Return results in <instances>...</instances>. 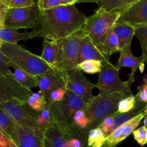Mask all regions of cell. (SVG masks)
Listing matches in <instances>:
<instances>
[{"mask_svg": "<svg viewBox=\"0 0 147 147\" xmlns=\"http://www.w3.org/2000/svg\"><path fill=\"white\" fill-rule=\"evenodd\" d=\"M86 17L75 4L61 5L40 11L38 22L34 29L37 37L44 40H62L84 27Z\"/></svg>", "mask_w": 147, "mask_h": 147, "instance_id": "1", "label": "cell"}, {"mask_svg": "<svg viewBox=\"0 0 147 147\" xmlns=\"http://www.w3.org/2000/svg\"><path fill=\"white\" fill-rule=\"evenodd\" d=\"M131 94L132 93H116L107 96L97 95L94 96L84 109L89 119V125L84 130L79 133L76 139H79L84 144L89 131L99 127L105 118L116 113L120 100Z\"/></svg>", "mask_w": 147, "mask_h": 147, "instance_id": "2", "label": "cell"}, {"mask_svg": "<svg viewBox=\"0 0 147 147\" xmlns=\"http://www.w3.org/2000/svg\"><path fill=\"white\" fill-rule=\"evenodd\" d=\"M1 47L2 53L8 59L10 66L13 68H19L36 77H40L54 68L40 56L30 53L18 44L3 43Z\"/></svg>", "mask_w": 147, "mask_h": 147, "instance_id": "3", "label": "cell"}, {"mask_svg": "<svg viewBox=\"0 0 147 147\" xmlns=\"http://www.w3.org/2000/svg\"><path fill=\"white\" fill-rule=\"evenodd\" d=\"M119 17V11H108L99 8L92 16L86 17L82 30L101 52L102 45Z\"/></svg>", "mask_w": 147, "mask_h": 147, "instance_id": "4", "label": "cell"}, {"mask_svg": "<svg viewBox=\"0 0 147 147\" xmlns=\"http://www.w3.org/2000/svg\"><path fill=\"white\" fill-rule=\"evenodd\" d=\"M86 106V103L80 97L66 90L64 98L61 101L48 105L47 107L53 122L61 128L69 140L71 139L70 129L74 114L76 111L84 109Z\"/></svg>", "mask_w": 147, "mask_h": 147, "instance_id": "5", "label": "cell"}, {"mask_svg": "<svg viewBox=\"0 0 147 147\" xmlns=\"http://www.w3.org/2000/svg\"><path fill=\"white\" fill-rule=\"evenodd\" d=\"M135 80L134 76H129L126 81H122L119 77V70L110 63L102 62L101 71L99 74L97 88L99 96H107L116 93H131V85Z\"/></svg>", "mask_w": 147, "mask_h": 147, "instance_id": "6", "label": "cell"}, {"mask_svg": "<svg viewBox=\"0 0 147 147\" xmlns=\"http://www.w3.org/2000/svg\"><path fill=\"white\" fill-rule=\"evenodd\" d=\"M0 108L17 125L31 129L44 136V129L36 121V112L30 109L25 101L18 98H12L5 103H0Z\"/></svg>", "mask_w": 147, "mask_h": 147, "instance_id": "7", "label": "cell"}, {"mask_svg": "<svg viewBox=\"0 0 147 147\" xmlns=\"http://www.w3.org/2000/svg\"><path fill=\"white\" fill-rule=\"evenodd\" d=\"M39 15L40 10L37 3L30 7L8 9L4 27L17 30L20 29H35L38 22Z\"/></svg>", "mask_w": 147, "mask_h": 147, "instance_id": "8", "label": "cell"}, {"mask_svg": "<svg viewBox=\"0 0 147 147\" xmlns=\"http://www.w3.org/2000/svg\"><path fill=\"white\" fill-rule=\"evenodd\" d=\"M66 89L80 97L86 105L94 98L92 90L96 84L89 81L78 68L65 72Z\"/></svg>", "mask_w": 147, "mask_h": 147, "instance_id": "9", "label": "cell"}, {"mask_svg": "<svg viewBox=\"0 0 147 147\" xmlns=\"http://www.w3.org/2000/svg\"><path fill=\"white\" fill-rule=\"evenodd\" d=\"M83 36L81 30L62 40V58L59 70L63 73L77 67L79 46Z\"/></svg>", "mask_w": 147, "mask_h": 147, "instance_id": "10", "label": "cell"}, {"mask_svg": "<svg viewBox=\"0 0 147 147\" xmlns=\"http://www.w3.org/2000/svg\"><path fill=\"white\" fill-rule=\"evenodd\" d=\"M32 93L30 89L24 88L16 81L13 73L0 74V103H5L12 98H18L27 102Z\"/></svg>", "mask_w": 147, "mask_h": 147, "instance_id": "11", "label": "cell"}, {"mask_svg": "<svg viewBox=\"0 0 147 147\" xmlns=\"http://www.w3.org/2000/svg\"><path fill=\"white\" fill-rule=\"evenodd\" d=\"M144 116L145 113L144 112L120 125L107 136L105 144L108 147L116 146L118 144L122 142L131 134H133V131L138 127L141 121L144 119Z\"/></svg>", "mask_w": 147, "mask_h": 147, "instance_id": "12", "label": "cell"}, {"mask_svg": "<svg viewBox=\"0 0 147 147\" xmlns=\"http://www.w3.org/2000/svg\"><path fill=\"white\" fill-rule=\"evenodd\" d=\"M118 21L132 26L147 24V0H139L120 12Z\"/></svg>", "mask_w": 147, "mask_h": 147, "instance_id": "13", "label": "cell"}, {"mask_svg": "<svg viewBox=\"0 0 147 147\" xmlns=\"http://www.w3.org/2000/svg\"><path fill=\"white\" fill-rule=\"evenodd\" d=\"M38 86L40 91L45 98L53 90L59 88H66V78L65 73L57 68H52L43 76L37 77Z\"/></svg>", "mask_w": 147, "mask_h": 147, "instance_id": "14", "label": "cell"}, {"mask_svg": "<svg viewBox=\"0 0 147 147\" xmlns=\"http://www.w3.org/2000/svg\"><path fill=\"white\" fill-rule=\"evenodd\" d=\"M62 40H44L40 55L46 63L59 70L62 58Z\"/></svg>", "mask_w": 147, "mask_h": 147, "instance_id": "15", "label": "cell"}, {"mask_svg": "<svg viewBox=\"0 0 147 147\" xmlns=\"http://www.w3.org/2000/svg\"><path fill=\"white\" fill-rule=\"evenodd\" d=\"M14 143L18 147H46L43 135L18 125H17V138Z\"/></svg>", "mask_w": 147, "mask_h": 147, "instance_id": "16", "label": "cell"}, {"mask_svg": "<svg viewBox=\"0 0 147 147\" xmlns=\"http://www.w3.org/2000/svg\"><path fill=\"white\" fill-rule=\"evenodd\" d=\"M144 64L145 63L144 57L142 56H134L131 53V45H128L121 49L120 51V57L115 67L119 70L123 67L131 68V73L129 76H134V74L138 68L141 69V71L143 72Z\"/></svg>", "mask_w": 147, "mask_h": 147, "instance_id": "17", "label": "cell"}, {"mask_svg": "<svg viewBox=\"0 0 147 147\" xmlns=\"http://www.w3.org/2000/svg\"><path fill=\"white\" fill-rule=\"evenodd\" d=\"M99 60L101 62L109 61V58L105 57L93 44L87 37L84 36L81 40L78 56V64L85 60Z\"/></svg>", "mask_w": 147, "mask_h": 147, "instance_id": "18", "label": "cell"}, {"mask_svg": "<svg viewBox=\"0 0 147 147\" xmlns=\"http://www.w3.org/2000/svg\"><path fill=\"white\" fill-rule=\"evenodd\" d=\"M36 37H37V34L35 30L31 32H19L14 29L4 27L0 28V45L3 43L17 44L19 41H26Z\"/></svg>", "mask_w": 147, "mask_h": 147, "instance_id": "19", "label": "cell"}, {"mask_svg": "<svg viewBox=\"0 0 147 147\" xmlns=\"http://www.w3.org/2000/svg\"><path fill=\"white\" fill-rule=\"evenodd\" d=\"M44 139L52 147H67V137L55 122H53L51 125L45 129Z\"/></svg>", "mask_w": 147, "mask_h": 147, "instance_id": "20", "label": "cell"}, {"mask_svg": "<svg viewBox=\"0 0 147 147\" xmlns=\"http://www.w3.org/2000/svg\"><path fill=\"white\" fill-rule=\"evenodd\" d=\"M112 29L118 37L120 50L126 46L131 45L133 37L135 34V27L133 26L118 20Z\"/></svg>", "mask_w": 147, "mask_h": 147, "instance_id": "21", "label": "cell"}, {"mask_svg": "<svg viewBox=\"0 0 147 147\" xmlns=\"http://www.w3.org/2000/svg\"><path fill=\"white\" fill-rule=\"evenodd\" d=\"M0 132L12 142H15L17 124L1 108H0Z\"/></svg>", "mask_w": 147, "mask_h": 147, "instance_id": "22", "label": "cell"}, {"mask_svg": "<svg viewBox=\"0 0 147 147\" xmlns=\"http://www.w3.org/2000/svg\"><path fill=\"white\" fill-rule=\"evenodd\" d=\"M139 0H102L99 8L108 11H120L126 9Z\"/></svg>", "mask_w": 147, "mask_h": 147, "instance_id": "23", "label": "cell"}, {"mask_svg": "<svg viewBox=\"0 0 147 147\" xmlns=\"http://www.w3.org/2000/svg\"><path fill=\"white\" fill-rule=\"evenodd\" d=\"M120 48L119 45V41H118V37L114 32L113 29L110 31L108 34V37L105 40V42L102 45L101 53L109 58L112 54L116 53H120Z\"/></svg>", "mask_w": 147, "mask_h": 147, "instance_id": "24", "label": "cell"}, {"mask_svg": "<svg viewBox=\"0 0 147 147\" xmlns=\"http://www.w3.org/2000/svg\"><path fill=\"white\" fill-rule=\"evenodd\" d=\"M12 73L16 81L24 88L30 89L38 86V78L36 76L29 74L19 68H14Z\"/></svg>", "mask_w": 147, "mask_h": 147, "instance_id": "25", "label": "cell"}, {"mask_svg": "<svg viewBox=\"0 0 147 147\" xmlns=\"http://www.w3.org/2000/svg\"><path fill=\"white\" fill-rule=\"evenodd\" d=\"M26 103L30 109L35 112H40L45 110L48 106L46 98L40 90L35 93H32Z\"/></svg>", "mask_w": 147, "mask_h": 147, "instance_id": "26", "label": "cell"}, {"mask_svg": "<svg viewBox=\"0 0 147 147\" xmlns=\"http://www.w3.org/2000/svg\"><path fill=\"white\" fill-rule=\"evenodd\" d=\"M106 138L99 127L91 129L87 134L86 147H102L105 144Z\"/></svg>", "mask_w": 147, "mask_h": 147, "instance_id": "27", "label": "cell"}, {"mask_svg": "<svg viewBox=\"0 0 147 147\" xmlns=\"http://www.w3.org/2000/svg\"><path fill=\"white\" fill-rule=\"evenodd\" d=\"M102 66V62L99 60H85L77 65V67L81 71L84 72L87 74H95L99 73Z\"/></svg>", "mask_w": 147, "mask_h": 147, "instance_id": "28", "label": "cell"}, {"mask_svg": "<svg viewBox=\"0 0 147 147\" xmlns=\"http://www.w3.org/2000/svg\"><path fill=\"white\" fill-rule=\"evenodd\" d=\"M136 104L135 96L133 94L123 98L119 101L118 104V111L117 113H125L131 111L134 109Z\"/></svg>", "mask_w": 147, "mask_h": 147, "instance_id": "29", "label": "cell"}, {"mask_svg": "<svg viewBox=\"0 0 147 147\" xmlns=\"http://www.w3.org/2000/svg\"><path fill=\"white\" fill-rule=\"evenodd\" d=\"M134 27H135L134 36H135L139 41L142 49V55H144L147 46V24L135 25L134 26Z\"/></svg>", "mask_w": 147, "mask_h": 147, "instance_id": "30", "label": "cell"}, {"mask_svg": "<svg viewBox=\"0 0 147 147\" xmlns=\"http://www.w3.org/2000/svg\"><path fill=\"white\" fill-rule=\"evenodd\" d=\"M35 119L37 124L40 127L43 128L44 130L46 128L48 127L50 125H51L53 122L50 112L48 107L42 111L36 112Z\"/></svg>", "mask_w": 147, "mask_h": 147, "instance_id": "31", "label": "cell"}, {"mask_svg": "<svg viewBox=\"0 0 147 147\" xmlns=\"http://www.w3.org/2000/svg\"><path fill=\"white\" fill-rule=\"evenodd\" d=\"M66 88L61 87L56 88L53 90V91L49 93L48 96L46 98V102L48 105H50L51 103H56V102H60L64 98L65 95H66Z\"/></svg>", "mask_w": 147, "mask_h": 147, "instance_id": "32", "label": "cell"}, {"mask_svg": "<svg viewBox=\"0 0 147 147\" xmlns=\"http://www.w3.org/2000/svg\"><path fill=\"white\" fill-rule=\"evenodd\" d=\"M1 1L8 9L30 7L36 3L35 0H1Z\"/></svg>", "mask_w": 147, "mask_h": 147, "instance_id": "33", "label": "cell"}, {"mask_svg": "<svg viewBox=\"0 0 147 147\" xmlns=\"http://www.w3.org/2000/svg\"><path fill=\"white\" fill-rule=\"evenodd\" d=\"M135 97L138 103L147 104V75H145L143 78V83L138 88V93Z\"/></svg>", "mask_w": 147, "mask_h": 147, "instance_id": "34", "label": "cell"}, {"mask_svg": "<svg viewBox=\"0 0 147 147\" xmlns=\"http://www.w3.org/2000/svg\"><path fill=\"white\" fill-rule=\"evenodd\" d=\"M37 5L40 11L50 9L61 5H66L62 0H37Z\"/></svg>", "mask_w": 147, "mask_h": 147, "instance_id": "35", "label": "cell"}, {"mask_svg": "<svg viewBox=\"0 0 147 147\" xmlns=\"http://www.w3.org/2000/svg\"><path fill=\"white\" fill-rule=\"evenodd\" d=\"M134 139L141 146H145L147 144V129L144 126L135 129L133 132Z\"/></svg>", "mask_w": 147, "mask_h": 147, "instance_id": "36", "label": "cell"}, {"mask_svg": "<svg viewBox=\"0 0 147 147\" xmlns=\"http://www.w3.org/2000/svg\"><path fill=\"white\" fill-rule=\"evenodd\" d=\"M10 66L9 64V60L4 53L1 51V47L0 45V74L10 75L12 72L10 69Z\"/></svg>", "mask_w": 147, "mask_h": 147, "instance_id": "37", "label": "cell"}, {"mask_svg": "<svg viewBox=\"0 0 147 147\" xmlns=\"http://www.w3.org/2000/svg\"><path fill=\"white\" fill-rule=\"evenodd\" d=\"M113 115L105 118L103 120V121L102 122V123L99 126L101 130H102V131L105 134V135L106 136H108L110 134V129L111 126L112 124V121H113Z\"/></svg>", "mask_w": 147, "mask_h": 147, "instance_id": "38", "label": "cell"}, {"mask_svg": "<svg viewBox=\"0 0 147 147\" xmlns=\"http://www.w3.org/2000/svg\"><path fill=\"white\" fill-rule=\"evenodd\" d=\"M7 10H8V8L0 0V28L4 27V20H5Z\"/></svg>", "mask_w": 147, "mask_h": 147, "instance_id": "39", "label": "cell"}, {"mask_svg": "<svg viewBox=\"0 0 147 147\" xmlns=\"http://www.w3.org/2000/svg\"><path fill=\"white\" fill-rule=\"evenodd\" d=\"M67 147H83L84 144L79 139L76 138H72L69 139L66 142Z\"/></svg>", "mask_w": 147, "mask_h": 147, "instance_id": "40", "label": "cell"}, {"mask_svg": "<svg viewBox=\"0 0 147 147\" xmlns=\"http://www.w3.org/2000/svg\"><path fill=\"white\" fill-rule=\"evenodd\" d=\"M11 139H8L6 136L1 134H0V147H7Z\"/></svg>", "mask_w": 147, "mask_h": 147, "instance_id": "41", "label": "cell"}, {"mask_svg": "<svg viewBox=\"0 0 147 147\" xmlns=\"http://www.w3.org/2000/svg\"><path fill=\"white\" fill-rule=\"evenodd\" d=\"M102 0H77L76 3H100Z\"/></svg>", "mask_w": 147, "mask_h": 147, "instance_id": "42", "label": "cell"}, {"mask_svg": "<svg viewBox=\"0 0 147 147\" xmlns=\"http://www.w3.org/2000/svg\"><path fill=\"white\" fill-rule=\"evenodd\" d=\"M65 4H75L76 0H62Z\"/></svg>", "mask_w": 147, "mask_h": 147, "instance_id": "43", "label": "cell"}, {"mask_svg": "<svg viewBox=\"0 0 147 147\" xmlns=\"http://www.w3.org/2000/svg\"><path fill=\"white\" fill-rule=\"evenodd\" d=\"M144 126L147 129V113H146L145 116L144 118Z\"/></svg>", "mask_w": 147, "mask_h": 147, "instance_id": "44", "label": "cell"}, {"mask_svg": "<svg viewBox=\"0 0 147 147\" xmlns=\"http://www.w3.org/2000/svg\"><path fill=\"white\" fill-rule=\"evenodd\" d=\"M143 57H144V63H145V64L146 63L147 64V46H146V53L144 55H141Z\"/></svg>", "mask_w": 147, "mask_h": 147, "instance_id": "45", "label": "cell"}, {"mask_svg": "<svg viewBox=\"0 0 147 147\" xmlns=\"http://www.w3.org/2000/svg\"><path fill=\"white\" fill-rule=\"evenodd\" d=\"M7 147H18L17 146V145L15 144L14 143V142H12V141H10V144H9V145L7 146Z\"/></svg>", "mask_w": 147, "mask_h": 147, "instance_id": "46", "label": "cell"}, {"mask_svg": "<svg viewBox=\"0 0 147 147\" xmlns=\"http://www.w3.org/2000/svg\"><path fill=\"white\" fill-rule=\"evenodd\" d=\"M44 142H45V146L46 147H52L51 146H50V144H49L47 141L45 140V139H44Z\"/></svg>", "mask_w": 147, "mask_h": 147, "instance_id": "47", "label": "cell"}, {"mask_svg": "<svg viewBox=\"0 0 147 147\" xmlns=\"http://www.w3.org/2000/svg\"><path fill=\"white\" fill-rule=\"evenodd\" d=\"M147 113V104H146V109H145V111H144V113H145V115H146V113Z\"/></svg>", "mask_w": 147, "mask_h": 147, "instance_id": "48", "label": "cell"}, {"mask_svg": "<svg viewBox=\"0 0 147 147\" xmlns=\"http://www.w3.org/2000/svg\"><path fill=\"white\" fill-rule=\"evenodd\" d=\"M1 134V132H0V134Z\"/></svg>", "mask_w": 147, "mask_h": 147, "instance_id": "49", "label": "cell"}, {"mask_svg": "<svg viewBox=\"0 0 147 147\" xmlns=\"http://www.w3.org/2000/svg\"><path fill=\"white\" fill-rule=\"evenodd\" d=\"M104 147H108V146H104Z\"/></svg>", "mask_w": 147, "mask_h": 147, "instance_id": "50", "label": "cell"}, {"mask_svg": "<svg viewBox=\"0 0 147 147\" xmlns=\"http://www.w3.org/2000/svg\"><path fill=\"white\" fill-rule=\"evenodd\" d=\"M76 1H77V0H76Z\"/></svg>", "mask_w": 147, "mask_h": 147, "instance_id": "51", "label": "cell"}]
</instances>
